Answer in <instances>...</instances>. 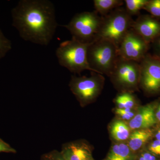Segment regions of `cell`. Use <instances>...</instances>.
Here are the masks:
<instances>
[{
    "label": "cell",
    "instance_id": "1",
    "mask_svg": "<svg viewBox=\"0 0 160 160\" xmlns=\"http://www.w3.org/2000/svg\"><path fill=\"white\" fill-rule=\"evenodd\" d=\"M12 16L20 37L41 46L49 45L58 27L54 6L49 0H21Z\"/></svg>",
    "mask_w": 160,
    "mask_h": 160
},
{
    "label": "cell",
    "instance_id": "2",
    "mask_svg": "<svg viewBox=\"0 0 160 160\" xmlns=\"http://www.w3.org/2000/svg\"><path fill=\"white\" fill-rule=\"evenodd\" d=\"M89 44L73 38L61 43L56 52L60 65L74 73L80 74L86 70L95 72L90 68L87 60Z\"/></svg>",
    "mask_w": 160,
    "mask_h": 160
},
{
    "label": "cell",
    "instance_id": "3",
    "mask_svg": "<svg viewBox=\"0 0 160 160\" xmlns=\"http://www.w3.org/2000/svg\"><path fill=\"white\" fill-rule=\"evenodd\" d=\"M134 20L126 9L118 8L102 17V21L96 40H108L118 47Z\"/></svg>",
    "mask_w": 160,
    "mask_h": 160
},
{
    "label": "cell",
    "instance_id": "4",
    "mask_svg": "<svg viewBox=\"0 0 160 160\" xmlns=\"http://www.w3.org/2000/svg\"><path fill=\"white\" fill-rule=\"evenodd\" d=\"M87 60L95 72L109 76L119 57L118 48L108 40L99 39L90 43Z\"/></svg>",
    "mask_w": 160,
    "mask_h": 160
},
{
    "label": "cell",
    "instance_id": "5",
    "mask_svg": "<svg viewBox=\"0 0 160 160\" xmlns=\"http://www.w3.org/2000/svg\"><path fill=\"white\" fill-rule=\"evenodd\" d=\"M102 21V17L95 11L77 13L67 25L72 38L84 43H91L95 40Z\"/></svg>",
    "mask_w": 160,
    "mask_h": 160
},
{
    "label": "cell",
    "instance_id": "6",
    "mask_svg": "<svg viewBox=\"0 0 160 160\" xmlns=\"http://www.w3.org/2000/svg\"><path fill=\"white\" fill-rule=\"evenodd\" d=\"M91 76H72L69 82L70 89L82 106L94 101L102 90L104 78L102 75L91 72Z\"/></svg>",
    "mask_w": 160,
    "mask_h": 160
},
{
    "label": "cell",
    "instance_id": "7",
    "mask_svg": "<svg viewBox=\"0 0 160 160\" xmlns=\"http://www.w3.org/2000/svg\"><path fill=\"white\" fill-rule=\"evenodd\" d=\"M109 77L116 86L125 92L136 89L140 82L139 63L119 56Z\"/></svg>",
    "mask_w": 160,
    "mask_h": 160
},
{
    "label": "cell",
    "instance_id": "8",
    "mask_svg": "<svg viewBox=\"0 0 160 160\" xmlns=\"http://www.w3.org/2000/svg\"><path fill=\"white\" fill-rule=\"evenodd\" d=\"M139 64L142 89L150 94L160 92V59L147 54Z\"/></svg>",
    "mask_w": 160,
    "mask_h": 160
},
{
    "label": "cell",
    "instance_id": "9",
    "mask_svg": "<svg viewBox=\"0 0 160 160\" xmlns=\"http://www.w3.org/2000/svg\"><path fill=\"white\" fill-rule=\"evenodd\" d=\"M149 45L131 28L118 47L119 56L140 63L148 54Z\"/></svg>",
    "mask_w": 160,
    "mask_h": 160
},
{
    "label": "cell",
    "instance_id": "10",
    "mask_svg": "<svg viewBox=\"0 0 160 160\" xmlns=\"http://www.w3.org/2000/svg\"><path fill=\"white\" fill-rule=\"evenodd\" d=\"M132 28L150 44L160 36V22L149 15H143L134 20Z\"/></svg>",
    "mask_w": 160,
    "mask_h": 160
},
{
    "label": "cell",
    "instance_id": "11",
    "mask_svg": "<svg viewBox=\"0 0 160 160\" xmlns=\"http://www.w3.org/2000/svg\"><path fill=\"white\" fill-rule=\"evenodd\" d=\"M158 103L147 104L139 108L134 118L129 122L132 130L150 129L157 124L155 117V109Z\"/></svg>",
    "mask_w": 160,
    "mask_h": 160
},
{
    "label": "cell",
    "instance_id": "12",
    "mask_svg": "<svg viewBox=\"0 0 160 160\" xmlns=\"http://www.w3.org/2000/svg\"><path fill=\"white\" fill-rule=\"evenodd\" d=\"M60 152L66 160L93 159L91 147L85 141H74L64 144Z\"/></svg>",
    "mask_w": 160,
    "mask_h": 160
},
{
    "label": "cell",
    "instance_id": "13",
    "mask_svg": "<svg viewBox=\"0 0 160 160\" xmlns=\"http://www.w3.org/2000/svg\"><path fill=\"white\" fill-rule=\"evenodd\" d=\"M154 131L150 129H138L130 134L128 145L132 152L138 151L154 136Z\"/></svg>",
    "mask_w": 160,
    "mask_h": 160
},
{
    "label": "cell",
    "instance_id": "14",
    "mask_svg": "<svg viewBox=\"0 0 160 160\" xmlns=\"http://www.w3.org/2000/svg\"><path fill=\"white\" fill-rule=\"evenodd\" d=\"M133 153L128 144L118 143L111 147L106 160H133Z\"/></svg>",
    "mask_w": 160,
    "mask_h": 160
},
{
    "label": "cell",
    "instance_id": "15",
    "mask_svg": "<svg viewBox=\"0 0 160 160\" xmlns=\"http://www.w3.org/2000/svg\"><path fill=\"white\" fill-rule=\"evenodd\" d=\"M122 0H94V6L96 12L104 17L114 9L121 7L124 4Z\"/></svg>",
    "mask_w": 160,
    "mask_h": 160
},
{
    "label": "cell",
    "instance_id": "16",
    "mask_svg": "<svg viewBox=\"0 0 160 160\" xmlns=\"http://www.w3.org/2000/svg\"><path fill=\"white\" fill-rule=\"evenodd\" d=\"M130 130L129 126L122 121H116L112 125L111 135L116 141L119 142L126 141L130 136Z\"/></svg>",
    "mask_w": 160,
    "mask_h": 160
},
{
    "label": "cell",
    "instance_id": "17",
    "mask_svg": "<svg viewBox=\"0 0 160 160\" xmlns=\"http://www.w3.org/2000/svg\"><path fill=\"white\" fill-rule=\"evenodd\" d=\"M115 102L118 108L122 109H132L137 105L136 98L130 92H123L118 95Z\"/></svg>",
    "mask_w": 160,
    "mask_h": 160
},
{
    "label": "cell",
    "instance_id": "18",
    "mask_svg": "<svg viewBox=\"0 0 160 160\" xmlns=\"http://www.w3.org/2000/svg\"><path fill=\"white\" fill-rule=\"evenodd\" d=\"M148 0H125L126 10L131 16L139 13L140 10L144 9Z\"/></svg>",
    "mask_w": 160,
    "mask_h": 160
},
{
    "label": "cell",
    "instance_id": "19",
    "mask_svg": "<svg viewBox=\"0 0 160 160\" xmlns=\"http://www.w3.org/2000/svg\"><path fill=\"white\" fill-rule=\"evenodd\" d=\"M144 9L149 12L152 17L160 19V0H148Z\"/></svg>",
    "mask_w": 160,
    "mask_h": 160
},
{
    "label": "cell",
    "instance_id": "20",
    "mask_svg": "<svg viewBox=\"0 0 160 160\" xmlns=\"http://www.w3.org/2000/svg\"><path fill=\"white\" fill-rule=\"evenodd\" d=\"M11 49V41L4 35L0 29V59L4 58Z\"/></svg>",
    "mask_w": 160,
    "mask_h": 160
},
{
    "label": "cell",
    "instance_id": "21",
    "mask_svg": "<svg viewBox=\"0 0 160 160\" xmlns=\"http://www.w3.org/2000/svg\"><path fill=\"white\" fill-rule=\"evenodd\" d=\"M136 112L132 109H122L117 108L115 110V113L118 116L122 119L126 121H130L132 119L136 114Z\"/></svg>",
    "mask_w": 160,
    "mask_h": 160
},
{
    "label": "cell",
    "instance_id": "22",
    "mask_svg": "<svg viewBox=\"0 0 160 160\" xmlns=\"http://www.w3.org/2000/svg\"><path fill=\"white\" fill-rule=\"evenodd\" d=\"M41 160H66L61 152L53 150L42 155Z\"/></svg>",
    "mask_w": 160,
    "mask_h": 160
},
{
    "label": "cell",
    "instance_id": "23",
    "mask_svg": "<svg viewBox=\"0 0 160 160\" xmlns=\"http://www.w3.org/2000/svg\"><path fill=\"white\" fill-rule=\"evenodd\" d=\"M147 149L152 154L160 158V141L153 140L149 143Z\"/></svg>",
    "mask_w": 160,
    "mask_h": 160
},
{
    "label": "cell",
    "instance_id": "24",
    "mask_svg": "<svg viewBox=\"0 0 160 160\" xmlns=\"http://www.w3.org/2000/svg\"><path fill=\"white\" fill-rule=\"evenodd\" d=\"M0 152L16 153V150L12 148L8 143L0 138Z\"/></svg>",
    "mask_w": 160,
    "mask_h": 160
},
{
    "label": "cell",
    "instance_id": "25",
    "mask_svg": "<svg viewBox=\"0 0 160 160\" xmlns=\"http://www.w3.org/2000/svg\"><path fill=\"white\" fill-rule=\"evenodd\" d=\"M138 160H160V158L146 149L141 152Z\"/></svg>",
    "mask_w": 160,
    "mask_h": 160
},
{
    "label": "cell",
    "instance_id": "26",
    "mask_svg": "<svg viewBox=\"0 0 160 160\" xmlns=\"http://www.w3.org/2000/svg\"><path fill=\"white\" fill-rule=\"evenodd\" d=\"M152 43L154 52V56L160 59V36L155 40Z\"/></svg>",
    "mask_w": 160,
    "mask_h": 160
},
{
    "label": "cell",
    "instance_id": "27",
    "mask_svg": "<svg viewBox=\"0 0 160 160\" xmlns=\"http://www.w3.org/2000/svg\"><path fill=\"white\" fill-rule=\"evenodd\" d=\"M155 117L157 122L160 123V102L158 103L156 108Z\"/></svg>",
    "mask_w": 160,
    "mask_h": 160
},
{
    "label": "cell",
    "instance_id": "28",
    "mask_svg": "<svg viewBox=\"0 0 160 160\" xmlns=\"http://www.w3.org/2000/svg\"><path fill=\"white\" fill-rule=\"evenodd\" d=\"M154 135L156 140L160 141V127L158 129L157 132H154Z\"/></svg>",
    "mask_w": 160,
    "mask_h": 160
},
{
    "label": "cell",
    "instance_id": "29",
    "mask_svg": "<svg viewBox=\"0 0 160 160\" xmlns=\"http://www.w3.org/2000/svg\"><path fill=\"white\" fill-rule=\"evenodd\" d=\"M92 160H93V159H92Z\"/></svg>",
    "mask_w": 160,
    "mask_h": 160
}]
</instances>
